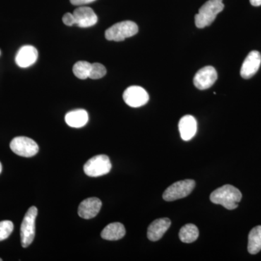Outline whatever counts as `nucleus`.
<instances>
[{"label": "nucleus", "instance_id": "1", "mask_svg": "<svg viewBox=\"0 0 261 261\" xmlns=\"http://www.w3.org/2000/svg\"><path fill=\"white\" fill-rule=\"evenodd\" d=\"M242 197L241 192L238 188L232 185H226L213 192L210 199L213 203L224 206L228 210H233L238 207Z\"/></svg>", "mask_w": 261, "mask_h": 261}, {"label": "nucleus", "instance_id": "2", "mask_svg": "<svg viewBox=\"0 0 261 261\" xmlns=\"http://www.w3.org/2000/svg\"><path fill=\"white\" fill-rule=\"evenodd\" d=\"M224 8L223 0H208L206 2L199 10V13L195 15L196 27L199 29L209 27Z\"/></svg>", "mask_w": 261, "mask_h": 261}, {"label": "nucleus", "instance_id": "3", "mask_svg": "<svg viewBox=\"0 0 261 261\" xmlns=\"http://www.w3.org/2000/svg\"><path fill=\"white\" fill-rule=\"evenodd\" d=\"M138 32V27L135 22L125 20L110 27L106 30L105 35L108 40L121 42L125 40L126 38L136 35Z\"/></svg>", "mask_w": 261, "mask_h": 261}, {"label": "nucleus", "instance_id": "4", "mask_svg": "<svg viewBox=\"0 0 261 261\" xmlns=\"http://www.w3.org/2000/svg\"><path fill=\"white\" fill-rule=\"evenodd\" d=\"M112 168L109 157L98 154L89 159L84 166V173L90 177H99L108 174Z\"/></svg>", "mask_w": 261, "mask_h": 261}, {"label": "nucleus", "instance_id": "5", "mask_svg": "<svg viewBox=\"0 0 261 261\" xmlns=\"http://www.w3.org/2000/svg\"><path fill=\"white\" fill-rule=\"evenodd\" d=\"M38 210L35 206H32L27 211L20 226V239L23 247H29L34 241L35 237V222Z\"/></svg>", "mask_w": 261, "mask_h": 261}, {"label": "nucleus", "instance_id": "6", "mask_svg": "<svg viewBox=\"0 0 261 261\" xmlns=\"http://www.w3.org/2000/svg\"><path fill=\"white\" fill-rule=\"evenodd\" d=\"M195 187V181L192 179L175 182L163 192V200L171 202L186 197L193 191Z\"/></svg>", "mask_w": 261, "mask_h": 261}, {"label": "nucleus", "instance_id": "7", "mask_svg": "<svg viewBox=\"0 0 261 261\" xmlns=\"http://www.w3.org/2000/svg\"><path fill=\"white\" fill-rule=\"evenodd\" d=\"M10 149L14 153L24 158H31L39 152V145L35 141L27 137H17L10 142Z\"/></svg>", "mask_w": 261, "mask_h": 261}, {"label": "nucleus", "instance_id": "8", "mask_svg": "<svg viewBox=\"0 0 261 261\" xmlns=\"http://www.w3.org/2000/svg\"><path fill=\"white\" fill-rule=\"evenodd\" d=\"M123 100L132 108H140L145 106L149 101L147 91L139 86L128 87L123 92Z\"/></svg>", "mask_w": 261, "mask_h": 261}, {"label": "nucleus", "instance_id": "9", "mask_svg": "<svg viewBox=\"0 0 261 261\" xmlns=\"http://www.w3.org/2000/svg\"><path fill=\"white\" fill-rule=\"evenodd\" d=\"M218 78L217 72L214 67L205 66L201 68L194 77V84L200 90L211 88Z\"/></svg>", "mask_w": 261, "mask_h": 261}, {"label": "nucleus", "instance_id": "10", "mask_svg": "<svg viewBox=\"0 0 261 261\" xmlns=\"http://www.w3.org/2000/svg\"><path fill=\"white\" fill-rule=\"evenodd\" d=\"M261 64V55L257 51H252L244 61L240 74L243 79L248 80L257 73Z\"/></svg>", "mask_w": 261, "mask_h": 261}, {"label": "nucleus", "instance_id": "11", "mask_svg": "<svg viewBox=\"0 0 261 261\" xmlns=\"http://www.w3.org/2000/svg\"><path fill=\"white\" fill-rule=\"evenodd\" d=\"M75 25L81 28H89L97 23L98 18L94 10L89 7H80L73 11Z\"/></svg>", "mask_w": 261, "mask_h": 261}, {"label": "nucleus", "instance_id": "12", "mask_svg": "<svg viewBox=\"0 0 261 261\" xmlns=\"http://www.w3.org/2000/svg\"><path fill=\"white\" fill-rule=\"evenodd\" d=\"M102 207V202L97 197H91L82 201L79 206L78 214L81 218L91 219L95 217Z\"/></svg>", "mask_w": 261, "mask_h": 261}, {"label": "nucleus", "instance_id": "13", "mask_svg": "<svg viewBox=\"0 0 261 261\" xmlns=\"http://www.w3.org/2000/svg\"><path fill=\"white\" fill-rule=\"evenodd\" d=\"M38 51L31 45L23 46L19 49L15 57V63L20 68H28L37 61Z\"/></svg>", "mask_w": 261, "mask_h": 261}, {"label": "nucleus", "instance_id": "14", "mask_svg": "<svg viewBox=\"0 0 261 261\" xmlns=\"http://www.w3.org/2000/svg\"><path fill=\"white\" fill-rule=\"evenodd\" d=\"M171 224V220L168 218L156 219L149 226L147 229V238L150 241H159L168 231Z\"/></svg>", "mask_w": 261, "mask_h": 261}, {"label": "nucleus", "instance_id": "15", "mask_svg": "<svg viewBox=\"0 0 261 261\" xmlns=\"http://www.w3.org/2000/svg\"><path fill=\"white\" fill-rule=\"evenodd\" d=\"M178 129L182 140L190 141L195 137L197 130V121L190 115L182 117L178 123Z\"/></svg>", "mask_w": 261, "mask_h": 261}, {"label": "nucleus", "instance_id": "16", "mask_svg": "<svg viewBox=\"0 0 261 261\" xmlns=\"http://www.w3.org/2000/svg\"><path fill=\"white\" fill-rule=\"evenodd\" d=\"M65 121L72 128H82L89 121L88 113L85 110H75L65 115Z\"/></svg>", "mask_w": 261, "mask_h": 261}, {"label": "nucleus", "instance_id": "17", "mask_svg": "<svg viewBox=\"0 0 261 261\" xmlns=\"http://www.w3.org/2000/svg\"><path fill=\"white\" fill-rule=\"evenodd\" d=\"M126 234L124 226L121 223H111L108 224L101 232L102 239L109 241H116L121 240Z\"/></svg>", "mask_w": 261, "mask_h": 261}, {"label": "nucleus", "instance_id": "18", "mask_svg": "<svg viewBox=\"0 0 261 261\" xmlns=\"http://www.w3.org/2000/svg\"><path fill=\"white\" fill-rule=\"evenodd\" d=\"M247 250L252 255H255L260 251L261 226H255L249 233Z\"/></svg>", "mask_w": 261, "mask_h": 261}, {"label": "nucleus", "instance_id": "19", "mask_svg": "<svg viewBox=\"0 0 261 261\" xmlns=\"http://www.w3.org/2000/svg\"><path fill=\"white\" fill-rule=\"evenodd\" d=\"M178 236L182 243H194L199 238L198 228L192 224H186L180 229Z\"/></svg>", "mask_w": 261, "mask_h": 261}, {"label": "nucleus", "instance_id": "20", "mask_svg": "<svg viewBox=\"0 0 261 261\" xmlns=\"http://www.w3.org/2000/svg\"><path fill=\"white\" fill-rule=\"evenodd\" d=\"M92 64L87 61H79L73 65V72L80 80H87L90 73Z\"/></svg>", "mask_w": 261, "mask_h": 261}, {"label": "nucleus", "instance_id": "21", "mask_svg": "<svg viewBox=\"0 0 261 261\" xmlns=\"http://www.w3.org/2000/svg\"><path fill=\"white\" fill-rule=\"evenodd\" d=\"M14 225L10 221H3L0 222V242L9 238L13 232Z\"/></svg>", "mask_w": 261, "mask_h": 261}, {"label": "nucleus", "instance_id": "22", "mask_svg": "<svg viewBox=\"0 0 261 261\" xmlns=\"http://www.w3.org/2000/svg\"><path fill=\"white\" fill-rule=\"evenodd\" d=\"M107 73L106 67L100 63H93L92 64L90 73H89V78L92 80H99L102 78Z\"/></svg>", "mask_w": 261, "mask_h": 261}, {"label": "nucleus", "instance_id": "23", "mask_svg": "<svg viewBox=\"0 0 261 261\" xmlns=\"http://www.w3.org/2000/svg\"><path fill=\"white\" fill-rule=\"evenodd\" d=\"M63 22L65 25H68V27L75 25L74 15H73V13H65L64 16L63 17Z\"/></svg>", "mask_w": 261, "mask_h": 261}, {"label": "nucleus", "instance_id": "24", "mask_svg": "<svg viewBox=\"0 0 261 261\" xmlns=\"http://www.w3.org/2000/svg\"><path fill=\"white\" fill-rule=\"evenodd\" d=\"M70 1L73 5H84L93 3L95 0H70Z\"/></svg>", "mask_w": 261, "mask_h": 261}, {"label": "nucleus", "instance_id": "25", "mask_svg": "<svg viewBox=\"0 0 261 261\" xmlns=\"http://www.w3.org/2000/svg\"><path fill=\"white\" fill-rule=\"evenodd\" d=\"M250 2L252 6L258 7L261 5V0H250Z\"/></svg>", "mask_w": 261, "mask_h": 261}, {"label": "nucleus", "instance_id": "26", "mask_svg": "<svg viewBox=\"0 0 261 261\" xmlns=\"http://www.w3.org/2000/svg\"><path fill=\"white\" fill-rule=\"evenodd\" d=\"M2 170H3V166H2V163H0V173L2 172Z\"/></svg>", "mask_w": 261, "mask_h": 261}, {"label": "nucleus", "instance_id": "27", "mask_svg": "<svg viewBox=\"0 0 261 261\" xmlns=\"http://www.w3.org/2000/svg\"><path fill=\"white\" fill-rule=\"evenodd\" d=\"M2 260H2V259H1V258H0V261H2Z\"/></svg>", "mask_w": 261, "mask_h": 261}, {"label": "nucleus", "instance_id": "28", "mask_svg": "<svg viewBox=\"0 0 261 261\" xmlns=\"http://www.w3.org/2000/svg\"><path fill=\"white\" fill-rule=\"evenodd\" d=\"M0 54H1V51H0Z\"/></svg>", "mask_w": 261, "mask_h": 261}]
</instances>
